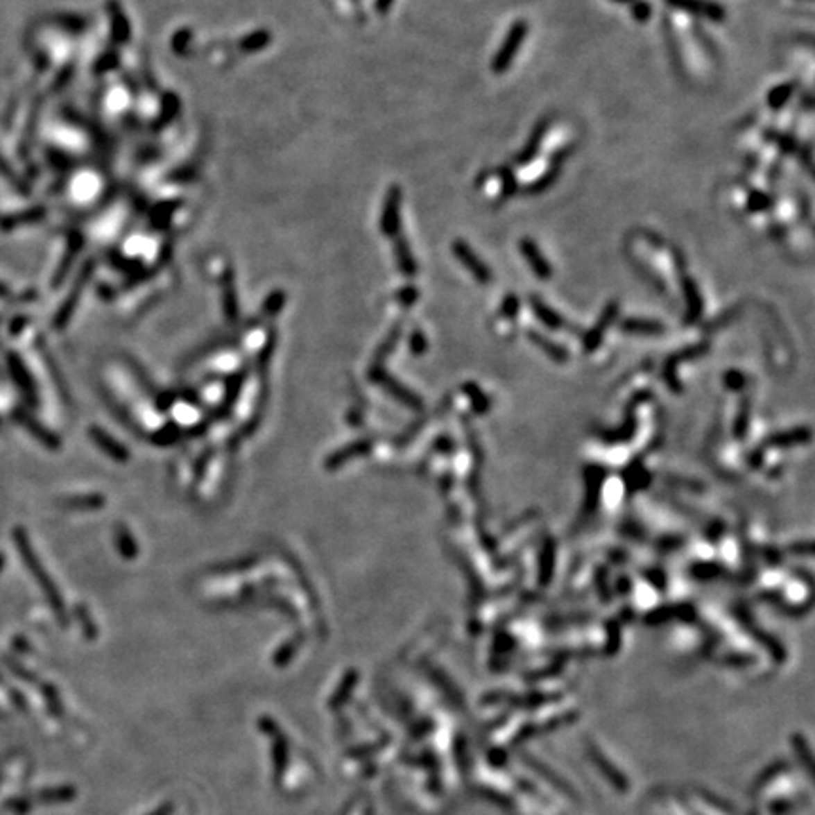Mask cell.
I'll return each instance as SVG.
<instances>
[{
    "label": "cell",
    "mask_w": 815,
    "mask_h": 815,
    "mask_svg": "<svg viewBox=\"0 0 815 815\" xmlns=\"http://www.w3.org/2000/svg\"><path fill=\"white\" fill-rule=\"evenodd\" d=\"M519 250H521V255L525 257L526 264L533 268L534 276L538 277V280H549V277L553 276L551 264H549V261L544 257V253L540 251L538 243L534 242L533 238H526V236L525 238H521Z\"/></svg>",
    "instance_id": "277c9868"
},
{
    "label": "cell",
    "mask_w": 815,
    "mask_h": 815,
    "mask_svg": "<svg viewBox=\"0 0 815 815\" xmlns=\"http://www.w3.org/2000/svg\"><path fill=\"white\" fill-rule=\"evenodd\" d=\"M398 227H400V189L391 187L381 217V230L387 236H395L398 234Z\"/></svg>",
    "instance_id": "8992f818"
},
{
    "label": "cell",
    "mask_w": 815,
    "mask_h": 815,
    "mask_svg": "<svg viewBox=\"0 0 815 815\" xmlns=\"http://www.w3.org/2000/svg\"><path fill=\"white\" fill-rule=\"evenodd\" d=\"M683 293H685V298H687L689 304V319H696V316L702 310V298L701 293H698V287H696V282L691 280V277H683Z\"/></svg>",
    "instance_id": "9c48e42d"
},
{
    "label": "cell",
    "mask_w": 815,
    "mask_h": 815,
    "mask_svg": "<svg viewBox=\"0 0 815 815\" xmlns=\"http://www.w3.org/2000/svg\"><path fill=\"white\" fill-rule=\"evenodd\" d=\"M391 4H393V0H377L376 8L379 10V12H387Z\"/></svg>",
    "instance_id": "ac0fdd59"
},
{
    "label": "cell",
    "mask_w": 815,
    "mask_h": 815,
    "mask_svg": "<svg viewBox=\"0 0 815 815\" xmlns=\"http://www.w3.org/2000/svg\"><path fill=\"white\" fill-rule=\"evenodd\" d=\"M110 8H112V12H114V19H115V36H117V40H125L127 38V23H125V19H123L121 15L123 12H119V8L115 6L114 2L110 4Z\"/></svg>",
    "instance_id": "e0dca14e"
},
{
    "label": "cell",
    "mask_w": 815,
    "mask_h": 815,
    "mask_svg": "<svg viewBox=\"0 0 815 815\" xmlns=\"http://www.w3.org/2000/svg\"><path fill=\"white\" fill-rule=\"evenodd\" d=\"M746 206H748L749 214H761V212H766L772 206V198L766 193H762V191H751Z\"/></svg>",
    "instance_id": "4fadbf2b"
},
{
    "label": "cell",
    "mask_w": 815,
    "mask_h": 815,
    "mask_svg": "<svg viewBox=\"0 0 815 815\" xmlns=\"http://www.w3.org/2000/svg\"><path fill=\"white\" fill-rule=\"evenodd\" d=\"M775 141H778V148L782 151V155H793L796 148H798V144H796L793 135H778Z\"/></svg>",
    "instance_id": "2e32d148"
},
{
    "label": "cell",
    "mask_w": 815,
    "mask_h": 815,
    "mask_svg": "<svg viewBox=\"0 0 815 815\" xmlns=\"http://www.w3.org/2000/svg\"><path fill=\"white\" fill-rule=\"evenodd\" d=\"M793 94H795V83H780L774 89H770V93L766 94V104L770 110L780 112L787 106Z\"/></svg>",
    "instance_id": "52a82bcc"
},
{
    "label": "cell",
    "mask_w": 815,
    "mask_h": 815,
    "mask_svg": "<svg viewBox=\"0 0 815 815\" xmlns=\"http://www.w3.org/2000/svg\"><path fill=\"white\" fill-rule=\"evenodd\" d=\"M526 34H529V25H526V21L517 19L515 23H512V27H510L508 34H506L502 46L497 49V53L492 57L491 68L495 74H504L506 70L512 67L513 59L517 57L519 49H521V46H523V42H525L526 38Z\"/></svg>",
    "instance_id": "6da1fadb"
},
{
    "label": "cell",
    "mask_w": 815,
    "mask_h": 815,
    "mask_svg": "<svg viewBox=\"0 0 815 815\" xmlns=\"http://www.w3.org/2000/svg\"><path fill=\"white\" fill-rule=\"evenodd\" d=\"M651 12H653V8L646 0H633V4H630L633 19L638 21V23H647V21L651 19Z\"/></svg>",
    "instance_id": "9a60e30c"
},
{
    "label": "cell",
    "mask_w": 815,
    "mask_h": 815,
    "mask_svg": "<svg viewBox=\"0 0 815 815\" xmlns=\"http://www.w3.org/2000/svg\"><path fill=\"white\" fill-rule=\"evenodd\" d=\"M397 257L398 264H400V268H402V274H406V276H413V274H415V261H413V257H411L410 246H408L406 240H398L397 242Z\"/></svg>",
    "instance_id": "8fae6325"
},
{
    "label": "cell",
    "mask_w": 815,
    "mask_h": 815,
    "mask_svg": "<svg viewBox=\"0 0 815 815\" xmlns=\"http://www.w3.org/2000/svg\"><path fill=\"white\" fill-rule=\"evenodd\" d=\"M533 308L534 311H536V316H538L540 321H544L547 327H553V329H555V327H560V325H563L560 316H557L549 306H546V304L542 302V300H538V298H533Z\"/></svg>",
    "instance_id": "7c38bea8"
},
{
    "label": "cell",
    "mask_w": 815,
    "mask_h": 815,
    "mask_svg": "<svg viewBox=\"0 0 815 815\" xmlns=\"http://www.w3.org/2000/svg\"><path fill=\"white\" fill-rule=\"evenodd\" d=\"M623 329L628 330V332H636V334H659L660 330H662V327H660L659 323H653V321H627V323L623 325Z\"/></svg>",
    "instance_id": "5bb4252c"
},
{
    "label": "cell",
    "mask_w": 815,
    "mask_h": 815,
    "mask_svg": "<svg viewBox=\"0 0 815 815\" xmlns=\"http://www.w3.org/2000/svg\"><path fill=\"white\" fill-rule=\"evenodd\" d=\"M613 2H633V0H613Z\"/></svg>",
    "instance_id": "d6986e66"
},
{
    "label": "cell",
    "mask_w": 815,
    "mask_h": 815,
    "mask_svg": "<svg viewBox=\"0 0 815 815\" xmlns=\"http://www.w3.org/2000/svg\"><path fill=\"white\" fill-rule=\"evenodd\" d=\"M453 255L457 257V261L470 272L474 280L479 283H489L492 280L491 268L487 266L476 251L472 250L470 246L465 240H455L452 246Z\"/></svg>",
    "instance_id": "7a4b0ae2"
},
{
    "label": "cell",
    "mask_w": 815,
    "mask_h": 815,
    "mask_svg": "<svg viewBox=\"0 0 815 815\" xmlns=\"http://www.w3.org/2000/svg\"><path fill=\"white\" fill-rule=\"evenodd\" d=\"M560 175V166L559 164H553L551 169L546 170L544 174L540 175V178H536L531 185H526L525 187V193H529V195H540V193H544V191H547V189L551 187L553 183L557 182V178Z\"/></svg>",
    "instance_id": "ba28073f"
},
{
    "label": "cell",
    "mask_w": 815,
    "mask_h": 815,
    "mask_svg": "<svg viewBox=\"0 0 815 815\" xmlns=\"http://www.w3.org/2000/svg\"><path fill=\"white\" fill-rule=\"evenodd\" d=\"M667 4L676 10H681V12L712 21V23H723L727 19L725 8L714 0H667Z\"/></svg>",
    "instance_id": "3957f363"
},
{
    "label": "cell",
    "mask_w": 815,
    "mask_h": 815,
    "mask_svg": "<svg viewBox=\"0 0 815 815\" xmlns=\"http://www.w3.org/2000/svg\"><path fill=\"white\" fill-rule=\"evenodd\" d=\"M497 175H499L500 185H502V191H500L502 198H510V196L515 195V191H517V178H515V172H513L512 166H508V164L500 166V169L497 170Z\"/></svg>",
    "instance_id": "30bf717a"
},
{
    "label": "cell",
    "mask_w": 815,
    "mask_h": 815,
    "mask_svg": "<svg viewBox=\"0 0 815 815\" xmlns=\"http://www.w3.org/2000/svg\"><path fill=\"white\" fill-rule=\"evenodd\" d=\"M547 130H549V119H547V117H544V119H540L538 125L533 128V132H531V136H529V140L525 141V146H523V148H521V151L517 153V157H515V164H519V166L529 164V162L533 161L534 157L538 155L540 148H542V141H544V138H546Z\"/></svg>",
    "instance_id": "5b68a950"
}]
</instances>
